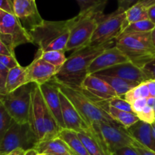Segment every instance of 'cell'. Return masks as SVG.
I'll return each instance as SVG.
<instances>
[{
    "label": "cell",
    "mask_w": 155,
    "mask_h": 155,
    "mask_svg": "<svg viewBox=\"0 0 155 155\" xmlns=\"http://www.w3.org/2000/svg\"><path fill=\"white\" fill-rule=\"evenodd\" d=\"M0 54H4V55H11L15 56V51H12L4 42L0 39Z\"/></svg>",
    "instance_id": "cell-41"
},
{
    "label": "cell",
    "mask_w": 155,
    "mask_h": 155,
    "mask_svg": "<svg viewBox=\"0 0 155 155\" xmlns=\"http://www.w3.org/2000/svg\"><path fill=\"white\" fill-rule=\"evenodd\" d=\"M109 114L116 122L125 127L127 130L140 120L134 112L123 111L112 107H109Z\"/></svg>",
    "instance_id": "cell-26"
},
{
    "label": "cell",
    "mask_w": 155,
    "mask_h": 155,
    "mask_svg": "<svg viewBox=\"0 0 155 155\" xmlns=\"http://www.w3.org/2000/svg\"><path fill=\"white\" fill-rule=\"evenodd\" d=\"M93 75L99 77L101 80L108 83L113 88L114 90L116 92L117 96L120 97V98L124 96L127 92H128L130 89L136 87L140 84V83H136V82L129 81V80L118 78L116 77H108V76L98 75V74H93Z\"/></svg>",
    "instance_id": "cell-24"
},
{
    "label": "cell",
    "mask_w": 155,
    "mask_h": 155,
    "mask_svg": "<svg viewBox=\"0 0 155 155\" xmlns=\"http://www.w3.org/2000/svg\"><path fill=\"white\" fill-rule=\"evenodd\" d=\"M0 39H1L2 42H4L5 43L6 45H7L8 46L9 48L12 50V51H15V47H14L13 41H12V38L9 37V36H5V35L2 34V33H1V31H0Z\"/></svg>",
    "instance_id": "cell-42"
},
{
    "label": "cell",
    "mask_w": 155,
    "mask_h": 155,
    "mask_svg": "<svg viewBox=\"0 0 155 155\" xmlns=\"http://www.w3.org/2000/svg\"><path fill=\"white\" fill-rule=\"evenodd\" d=\"M138 117L141 121L147 123V124H152L155 122V113L154 108L152 107L146 105L142 112L137 114Z\"/></svg>",
    "instance_id": "cell-32"
},
{
    "label": "cell",
    "mask_w": 155,
    "mask_h": 155,
    "mask_svg": "<svg viewBox=\"0 0 155 155\" xmlns=\"http://www.w3.org/2000/svg\"><path fill=\"white\" fill-rule=\"evenodd\" d=\"M153 108H154V113H155V103H154V107H153Z\"/></svg>",
    "instance_id": "cell-54"
},
{
    "label": "cell",
    "mask_w": 155,
    "mask_h": 155,
    "mask_svg": "<svg viewBox=\"0 0 155 155\" xmlns=\"http://www.w3.org/2000/svg\"><path fill=\"white\" fill-rule=\"evenodd\" d=\"M132 109L133 111L136 115L139 114L140 112L142 111L144 107L147 105V98H140L136 99V101L132 103Z\"/></svg>",
    "instance_id": "cell-36"
},
{
    "label": "cell",
    "mask_w": 155,
    "mask_h": 155,
    "mask_svg": "<svg viewBox=\"0 0 155 155\" xmlns=\"http://www.w3.org/2000/svg\"><path fill=\"white\" fill-rule=\"evenodd\" d=\"M39 142L29 123L12 124L0 142V155L7 154L18 148L25 151L33 149Z\"/></svg>",
    "instance_id": "cell-6"
},
{
    "label": "cell",
    "mask_w": 155,
    "mask_h": 155,
    "mask_svg": "<svg viewBox=\"0 0 155 155\" xmlns=\"http://www.w3.org/2000/svg\"><path fill=\"white\" fill-rule=\"evenodd\" d=\"M130 61L128 57L115 45L106 49L94 59L88 68V74H95L116 65Z\"/></svg>",
    "instance_id": "cell-13"
},
{
    "label": "cell",
    "mask_w": 155,
    "mask_h": 155,
    "mask_svg": "<svg viewBox=\"0 0 155 155\" xmlns=\"http://www.w3.org/2000/svg\"><path fill=\"white\" fill-rule=\"evenodd\" d=\"M0 9L8 13L14 14L13 0H0Z\"/></svg>",
    "instance_id": "cell-39"
},
{
    "label": "cell",
    "mask_w": 155,
    "mask_h": 155,
    "mask_svg": "<svg viewBox=\"0 0 155 155\" xmlns=\"http://www.w3.org/2000/svg\"><path fill=\"white\" fill-rule=\"evenodd\" d=\"M151 40H152V43L155 47V27L153 29V30L151 31Z\"/></svg>",
    "instance_id": "cell-51"
},
{
    "label": "cell",
    "mask_w": 155,
    "mask_h": 155,
    "mask_svg": "<svg viewBox=\"0 0 155 155\" xmlns=\"http://www.w3.org/2000/svg\"><path fill=\"white\" fill-rule=\"evenodd\" d=\"M147 85L149 89L150 96L155 97V80H148Z\"/></svg>",
    "instance_id": "cell-44"
},
{
    "label": "cell",
    "mask_w": 155,
    "mask_h": 155,
    "mask_svg": "<svg viewBox=\"0 0 155 155\" xmlns=\"http://www.w3.org/2000/svg\"><path fill=\"white\" fill-rule=\"evenodd\" d=\"M38 154H39V153H38L34 148L27 150V151H26L25 154H24V155H38Z\"/></svg>",
    "instance_id": "cell-50"
},
{
    "label": "cell",
    "mask_w": 155,
    "mask_h": 155,
    "mask_svg": "<svg viewBox=\"0 0 155 155\" xmlns=\"http://www.w3.org/2000/svg\"><path fill=\"white\" fill-rule=\"evenodd\" d=\"M28 83H30L27 79V67H22L21 65L15 67L9 70L6 78L5 88L7 94L11 93Z\"/></svg>",
    "instance_id": "cell-22"
},
{
    "label": "cell",
    "mask_w": 155,
    "mask_h": 155,
    "mask_svg": "<svg viewBox=\"0 0 155 155\" xmlns=\"http://www.w3.org/2000/svg\"><path fill=\"white\" fill-rule=\"evenodd\" d=\"M125 12L117 9L109 15H101L89 45H98L115 40L124 30Z\"/></svg>",
    "instance_id": "cell-7"
},
{
    "label": "cell",
    "mask_w": 155,
    "mask_h": 155,
    "mask_svg": "<svg viewBox=\"0 0 155 155\" xmlns=\"http://www.w3.org/2000/svg\"><path fill=\"white\" fill-rule=\"evenodd\" d=\"M113 155H139L134 147H125L114 153Z\"/></svg>",
    "instance_id": "cell-38"
},
{
    "label": "cell",
    "mask_w": 155,
    "mask_h": 155,
    "mask_svg": "<svg viewBox=\"0 0 155 155\" xmlns=\"http://www.w3.org/2000/svg\"><path fill=\"white\" fill-rule=\"evenodd\" d=\"M78 136L90 155H112L99 133L92 127Z\"/></svg>",
    "instance_id": "cell-19"
},
{
    "label": "cell",
    "mask_w": 155,
    "mask_h": 155,
    "mask_svg": "<svg viewBox=\"0 0 155 155\" xmlns=\"http://www.w3.org/2000/svg\"><path fill=\"white\" fill-rule=\"evenodd\" d=\"M45 103L39 86L33 83L28 123L39 142L45 140L46 134L45 127Z\"/></svg>",
    "instance_id": "cell-10"
},
{
    "label": "cell",
    "mask_w": 155,
    "mask_h": 155,
    "mask_svg": "<svg viewBox=\"0 0 155 155\" xmlns=\"http://www.w3.org/2000/svg\"><path fill=\"white\" fill-rule=\"evenodd\" d=\"M14 15L27 32L42 24L44 20L40 16L36 0H13Z\"/></svg>",
    "instance_id": "cell-12"
},
{
    "label": "cell",
    "mask_w": 155,
    "mask_h": 155,
    "mask_svg": "<svg viewBox=\"0 0 155 155\" xmlns=\"http://www.w3.org/2000/svg\"><path fill=\"white\" fill-rule=\"evenodd\" d=\"M43 155H54V154H43Z\"/></svg>",
    "instance_id": "cell-53"
},
{
    "label": "cell",
    "mask_w": 155,
    "mask_h": 155,
    "mask_svg": "<svg viewBox=\"0 0 155 155\" xmlns=\"http://www.w3.org/2000/svg\"><path fill=\"white\" fill-rule=\"evenodd\" d=\"M151 126H152V128H153V130H154V131L155 133V122L153 123V124H151Z\"/></svg>",
    "instance_id": "cell-52"
},
{
    "label": "cell",
    "mask_w": 155,
    "mask_h": 155,
    "mask_svg": "<svg viewBox=\"0 0 155 155\" xmlns=\"http://www.w3.org/2000/svg\"><path fill=\"white\" fill-rule=\"evenodd\" d=\"M38 155H43V154H39Z\"/></svg>",
    "instance_id": "cell-55"
},
{
    "label": "cell",
    "mask_w": 155,
    "mask_h": 155,
    "mask_svg": "<svg viewBox=\"0 0 155 155\" xmlns=\"http://www.w3.org/2000/svg\"><path fill=\"white\" fill-rule=\"evenodd\" d=\"M12 117L9 115L5 107L0 100V142L3 138L4 135L8 130L12 123Z\"/></svg>",
    "instance_id": "cell-30"
},
{
    "label": "cell",
    "mask_w": 155,
    "mask_h": 155,
    "mask_svg": "<svg viewBox=\"0 0 155 155\" xmlns=\"http://www.w3.org/2000/svg\"><path fill=\"white\" fill-rule=\"evenodd\" d=\"M155 103V97H148L147 98V105L150 106V107H154Z\"/></svg>",
    "instance_id": "cell-49"
},
{
    "label": "cell",
    "mask_w": 155,
    "mask_h": 155,
    "mask_svg": "<svg viewBox=\"0 0 155 155\" xmlns=\"http://www.w3.org/2000/svg\"><path fill=\"white\" fill-rule=\"evenodd\" d=\"M81 89L97 101H109L112 98L118 97L116 92L108 83L93 74L86 77Z\"/></svg>",
    "instance_id": "cell-15"
},
{
    "label": "cell",
    "mask_w": 155,
    "mask_h": 155,
    "mask_svg": "<svg viewBox=\"0 0 155 155\" xmlns=\"http://www.w3.org/2000/svg\"><path fill=\"white\" fill-rule=\"evenodd\" d=\"M0 62L3 64L6 68L9 70L15 68V67L19 66V63L15 58V56L11 55H4V54H0Z\"/></svg>",
    "instance_id": "cell-35"
},
{
    "label": "cell",
    "mask_w": 155,
    "mask_h": 155,
    "mask_svg": "<svg viewBox=\"0 0 155 155\" xmlns=\"http://www.w3.org/2000/svg\"><path fill=\"white\" fill-rule=\"evenodd\" d=\"M148 18L155 24V5L148 8Z\"/></svg>",
    "instance_id": "cell-45"
},
{
    "label": "cell",
    "mask_w": 155,
    "mask_h": 155,
    "mask_svg": "<svg viewBox=\"0 0 155 155\" xmlns=\"http://www.w3.org/2000/svg\"><path fill=\"white\" fill-rule=\"evenodd\" d=\"M9 69L8 68H6L4 64H3L2 62H0V73L2 74V75L5 77V78H7L8 74Z\"/></svg>",
    "instance_id": "cell-46"
},
{
    "label": "cell",
    "mask_w": 155,
    "mask_h": 155,
    "mask_svg": "<svg viewBox=\"0 0 155 155\" xmlns=\"http://www.w3.org/2000/svg\"><path fill=\"white\" fill-rule=\"evenodd\" d=\"M61 107L64 128L74 130L77 133L86 131L91 127L86 122L70 100L59 90Z\"/></svg>",
    "instance_id": "cell-14"
},
{
    "label": "cell",
    "mask_w": 155,
    "mask_h": 155,
    "mask_svg": "<svg viewBox=\"0 0 155 155\" xmlns=\"http://www.w3.org/2000/svg\"><path fill=\"white\" fill-rule=\"evenodd\" d=\"M134 148L136 149L139 155H155L154 151L145 148V146L142 145L140 143H138Z\"/></svg>",
    "instance_id": "cell-40"
},
{
    "label": "cell",
    "mask_w": 155,
    "mask_h": 155,
    "mask_svg": "<svg viewBox=\"0 0 155 155\" xmlns=\"http://www.w3.org/2000/svg\"><path fill=\"white\" fill-rule=\"evenodd\" d=\"M139 2L143 5L145 8H148L151 6L155 5V0H139Z\"/></svg>",
    "instance_id": "cell-47"
},
{
    "label": "cell",
    "mask_w": 155,
    "mask_h": 155,
    "mask_svg": "<svg viewBox=\"0 0 155 155\" xmlns=\"http://www.w3.org/2000/svg\"><path fill=\"white\" fill-rule=\"evenodd\" d=\"M58 138L61 139L68 145L75 155H90L85 148L78 133L68 129H61L59 133Z\"/></svg>",
    "instance_id": "cell-23"
},
{
    "label": "cell",
    "mask_w": 155,
    "mask_h": 155,
    "mask_svg": "<svg viewBox=\"0 0 155 155\" xmlns=\"http://www.w3.org/2000/svg\"><path fill=\"white\" fill-rule=\"evenodd\" d=\"M92 127L102 137L112 155L120 148L135 147L139 143L130 135L128 130L117 122L94 123Z\"/></svg>",
    "instance_id": "cell-9"
},
{
    "label": "cell",
    "mask_w": 155,
    "mask_h": 155,
    "mask_svg": "<svg viewBox=\"0 0 155 155\" xmlns=\"http://www.w3.org/2000/svg\"><path fill=\"white\" fill-rule=\"evenodd\" d=\"M6 84V79L0 73V95H5L7 94V91H6L5 88Z\"/></svg>",
    "instance_id": "cell-43"
},
{
    "label": "cell",
    "mask_w": 155,
    "mask_h": 155,
    "mask_svg": "<svg viewBox=\"0 0 155 155\" xmlns=\"http://www.w3.org/2000/svg\"><path fill=\"white\" fill-rule=\"evenodd\" d=\"M108 105L109 107H114L117 110H123V111L133 112L132 109V104L120 97L112 98L108 101Z\"/></svg>",
    "instance_id": "cell-31"
},
{
    "label": "cell",
    "mask_w": 155,
    "mask_h": 155,
    "mask_svg": "<svg viewBox=\"0 0 155 155\" xmlns=\"http://www.w3.org/2000/svg\"><path fill=\"white\" fill-rule=\"evenodd\" d=\"M121 98H122V97H121ZM140 98H142V97L139 85L136 86V87L130 89L128 92H127V93L123 96V98L125 99L127 101H128L129 103H130V104H132L133 101Z\"/></svg>",
    "instance_id": "cell-33"
},
{
    "label": "cell",
    "mask_w": 155,
    "mask_h": 155,
    "mask_svg": "<svg viewBox=\"0 0 155 155\" xmlns=\"http://www.w3.org/2000/svg\"><path fill=\"white\" fill-rule=\"evenodd\" d=\"M59 70L51 64L38 57H35L32 63L27 66V79L30 83L40 85L51 81Z\"/></svg>",
    "instance_id": "cell-16"
},
{
    "label": "cell",
    "mask_w": 155,
    "mask_h": 155,
    "mask_svg": "<svg viewBox=\"0 0 155 155\" xmlns=\"http://www.w3.org/2000/svg\"><path fill=\"white\" fill-rule=\"evenodd\" d=\"M71 19L50 21L44 20L42 24L29 32L33 44L39 47L41 52L64 51L70 36Z\"/></svg>",
    "instance_id": "cell-3"
},
{
    "label": "cell",
    "mask_w": 155,
    "mask_h": 155,
    "mask_svg": "<svg viewBox=\"0 0 155 155\" xmlns=\"http://www.w3.org/2000/svg\"><path fill=\"white\" fill-rule=\"evenodd\" d=\"M33 84L28 83L11 93L0 95L2 103L15 122L28 123Z\"/></svg>",
    "instance_id": "cell-8"
},
{
    "label": "cell",
    "mask_w": 155,
    "mask_h": 155,
    "mask_svg": "<svg viewBox=\"0 0 155 155\" xmlns=\"http://www.w3.org/2000/svg\"><path fill=\"white\" fill-rule=\"evenodd\" d=\"M26 151L24 149H21V148H18V149L15 150V151H12V152L8 153L7 154L5 155H24Z\"/></svg>",
    "instance_id": "cell-48"
},
{
    "label": "cell",
    "mask_w": 155,
    "mask_h": 155,
    "mask_svg": "<svg viewBox=\"0 0 155 155\" xmlns=\"http://www.w3.org/2000/svg\"><path fill=\"white\" fill-rule=\"evenodd\" d=\"M102 14L103 12L79 13L71 18L66 51L72 50L75 51L89 45L98 24V18Z\"/></svg>",
    "instance_id": "cell-5"
},
{
    "label": "cell",
    "mask_w": 155,
    "mask_h": 155,
    "mask_svg": "<svg viewBox=\"0 0 155 155\" xmlns=\"http://www.w3.org/2000/svg\"><path fill=\"white\" fill-rule=\"evenodd\" d=\"M39 88L45 104L49 109L50 112L56 120L59 127L61 129H64L58 86L54 82L51 80L48 83L40 85Z\"/></svg>",
    "instance_id": "cell-18"
},
{
    "label": "cell",
    "mask_w": 155,
    "mask_h": 155,
    "mask_svg": "<svg viewBox=\"0 0 155 155\" xmlns=\"http://www.w3.org/2000/svg\"><path fill=\"white\" fill-rule=\"evenodd\" d=\"M95 74L108 76V77H116L118 78L124 79L129 81L136 82L139 83H145L148 80L142 70L132 63L131 61L116 65V66H114Z\"/></svg>",
    "instance_id": "cell-17"
},
{
    "label": "cell",
    "mask_w": 155,
    "mask_h": 155,
    "mask_svg": "<svg viewBox=\"0 0 155 155\" xmlns=\"http://www.w3.org/2000/svg\"><path fill=\"white\" fill-rule=\"evenodd\" d=\"M125 13L126 19L124 22V30L133 23L149 19L148 15V8L141 4L139 1L131 6L130 8L127 9Z\"/></svg>",
    "instance_id": "cell-25"
},
{
    "label": "cell",
    "mask_w": 155,
    "mask_h": 155,
    "mask_svg": "<svg viewBox=\"0 0 155 155\" xmlns=\"http://www.w3.org/2000/svg\"><path fill=\"white\" fill-rule=\"evenodd\" d=\"M64 51H49L41 52L37 51L35 57H38L60 70L67 61Z\"/></svg>",
    "instance_id": "cell-27"
},
{
    "label": "cell",
    "mask_w": 155,
    "mask_h": 155,
    "mask_svg": "<svg viewBox=\"0 0 155 155\" xmlns=\"http://www.w3.org/2000/svg\"><path fill=\"white\" fill-rule=\"evenodd\" d=\"M34 149L39 154H51L54 155H75L68 145L60 138L41 141L35 146Z\"/></svg>",
    "instance_id": "cell-21"
},
{
    "label": "cell",
    "mask_w": 155,
    "mask_h": 155,
    "mask_svg": "<svg viewBox=\"0 0 155 155\" xmlns=\"http://www.w3.org/2000/svg\"><path fill=\"white\" fill-rule=\"evenodd\" d=\"M128 131L139 143L155 152V133L151 124L139 120Z\"/></svg>",
    "instance_id": "cell-20"
},
{
    "label": "cell",
    "mask_w": 155,
    "mask_h": 155,
    "mask_svg": "<svg viewBox=\"0 0 155 155\" xmlns=\"http://www.w3.org/2000/svg\"><path fill=\"white\" fill-rule=\"evenodd\" d=\"M118 1V9L126 12L131 6L137 3L139 0H117Z\"/></svg>",
    "instance_id": "cell-37"
},
{
    "label": "cell",
    "mask_w": 155,
    "mask_h": 155,
    "mask_svg": "<svg viewBox=\"0 0 155 155\" xmlns=\"http://www.w3.org/2000/svg\"><path fill=\"white\" fill-rule=\"evenodd\" d=\"M80 8V13L103 12L107 0H77Z\"/></svg>",
    "instance_id": "cell-28"
},
{
    "label": "cell",
    "mask_w": 155,
    "mask_h": 155,
    "mask_svg": "<svg viewBox=\"0 0 155 155\" xmlns=\"http://www.w3.org/2000/svg\"><path fill=\"white\" fill-rule=\"evenodd\" d=\"M116 45V39L98 45H88L75 51L67 58L64 64L51 81L71 88H81L88 74V68L94 59L106 49Z\"/></svg>",
    "instance_id": "cell-1"
},
{
    "label": "cell",
    "mask_w": 155,
    "mask_h": 155,
    "mask_svg": "<svg viewBox=\"0 0 155 155\" xmlns=\"http://www.w3.org/2000/svg\"><path fill=\"white\" fill-rule=\"evenodd\" d=\"M155 27V24L151 20H144V21H138L130 24L127 28L124 30L122 34L133 33H148L151 32Z\"/></svg>",
    "instance_id": "cell-29"
},
{
    "label": "cell",
    "mask_w": 155,
    "mask_h": 155,
    "mask_svg": "<svg viewBox=\"0 0 155 155\" xmlns=\"http://www.w3.org/2000/svg\"><path fill=\"white\" fill-rule=\"evenodd\" d=\"M116 46L132 63L141 69L155 58V47L151 40V32L121 34L116 39Z\"/></svg>",
    "instance_id": "cell-4"
},
{
    "label": "cell",
    "mask_w": 155,
    "mask_h": 155,
    "mask_svg": "<svg viewBox=\"0 0 155 155\" xmlns=\"http://www.w3.org/2000/svg\"><path fill=\"white\" fill-rule=\"evenodd\" d=\"M56 85L89 126L92 127L94 123L98 122H116L109 114L108 101H97L81 88H71L58 83Z\"/></svg>",
    "instance_id": "cell-2"
},
{
    "label": "cell",
    "mask_w": 155,
    "mask_h": 155,
    "mask_svg": "<svg viewBox=\"0 0 155 155\" xmlns=\"http://www.w3.org/2000/svg\"><path fill=\"white\" fill-rule=\"evenodd\" d=\"M0 31L12 38L15 48L22 44L33 43L30 33L23 27L14 14L0 9Z\"/></svg>",
    "instance_id": "cell-11"
},
{
    "label": "cell",
    "mask_w": 155,
    "mask_h": 155,
    "mask_svg": "<svg viewBox=\"0 0 155 155\" xmlns=\"http://www.w3.org/2000/svg\"><path fill=\"white\" fill-rule=\"evenodd\" d=\"M142 70L148 80H155V58L144 65Z\"/></svg>",
    "instance_id": "cell-34"
}]
</instances>
